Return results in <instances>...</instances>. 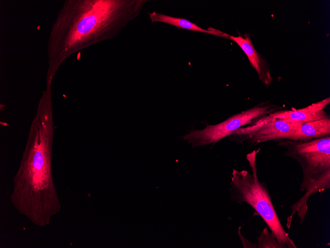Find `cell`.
<instances>
[{
	"mask_svg": "<svg viewBox=\"0 0 330 248\" xmlns=\"http://www.w3.org/2000/svg\"><path fill=\"white\" fill-rule=\"evenodd\" d=\"M52 82L38 104L18 169L12 178L10 201L17 211L34 224L44 227L61 209L52 178L54 124Z\"/></svg>",
	"mask_w": 330,
	"mask_h": 248,
	"instance_id": "obj_1",
	"label": "cell"
},
{
	"mask_svg": "<svg viewBox=\"0 0 330 248\" xmlns=\"http://www.w3.org/2000/svg\"><path fill=\"white\" fill-rule=\"evenodd\" d=\"M145 0H66L51 28L47 43L51 82L70 56L88 47L117 37L139 14Z\"/></svg>",
	"mask_w": 330,
	"mask_h": 248,
	"instance_id": "obj_2",
	"label": "cell"
},
{
	"mask_svg": "<svg viewBox=\"0 0 330 248\" xmlns=\"http://www.w3.org/2000/svg\"><path fill=\"white\" fill-rule=\"evenodd\" d=\"M285 140L277 145L286 148V155L292 158L300 165L303 178L300 190L305 191L301 198L291 206L288 221L290 220V224L296 213L302 224L307 212V201L310 196L318 193L321 195L330 188V136L307 142Z\"/></svg>",
	"mask_w": 330,
	"mask_h": 248,
	"instance_id": "obj_3",
	"label": "cell"
},
{
	"mask_svg": "<svg viewBox=\"0 0 330 248\" xmlns=\"http://www.w3.org/2000/svg\"><path fill=\"white\" fill-rule=\"evenodd\" d=\"M257 152L254 150L247 154L252 173L247 170L233 169L229 189L231 199L239 204L245 202L250 205L267 225L280 248H296L280 222L266 186L258 179Z\"/></svg>",
	"mask_w": 330,
	"mask_h": 248,
	"instance_id": "obj_4",
	"label": "cell"
},
{
	"mask_svg": "<svg viewBox=\"0 0 330 248\" xmlns=\"http://www.w3.org/2000/svg\"><path fill=\"white\" fill-rule=\"evenodd\" d=\"M280 107L263 103L233 115L224 121L215 125L206 124L202 130L193 129L183 136L193 148L214 145L222 139L230 136L243 126L256 123L262 117L279 109Z\"/></svg>",
	"mask_w": 330,
	"mask_h": 248,
	"instance_id": "obj_5",
	"label": "cell"
},
{
	"mask_svg": "<svg viewBox=\"0 0 330 248\" xmlns=\"http://www.w3.org/2000/svg\"><path fill=\"white\" fill-rule=\"evenodd\" d=\"M302 123L287 119L267 118L265 116L253 124L237 130L230 136V139L239 142L247 141L251 145L283 140Z\"/></svg>",
	"mask_w": 330,
	"mask_h": 248,
	"instance_id": "obj_6",
	"label": "cell"
},
{
	"mask_svg": "<svg viewBox=\"0 0 330 248\" xmlns=\"http://www.w3.org/2000/svg\"><path fill=\"white\" fill-rule=\"evenodd\" d=\"M330 97L298 109L276 110L266 115L267 118L287 119L297 122L305 123L330 118L325 108L330 103Z\"/></svg>",
	"mask_w": 330,
	"mask_h": 248,
	"instance_id": "obj_7",
	"label": "cell"
},
{
	"mask_svg": "<svg viewBox=\"0 0 330 248\" xmlns=\"http://www.w3.org/2000/svg\"><path fill=\"white\" fill-rule=\"evenodd\" d=\"M226 38L234 41L242 49L247 56L251 65L257 72L260 80L266 87H268L273 81L269 66L264 58L261 56L254 48L249 34H246L244 37L227 34Z\"/></svg>",
	"mask_w": 330,
	"mask_h": 248,
	"instance_id": "obj_8",
	"label": "cell"
},
{
	"mask_svg": "<svg viewBox=\"0 0 330 248\" xmlns=\"http://www.w3.org/2000/svg\"><path fill=\"white\" fill-rule=\"evenodd\" d=\"M326 136H330V118L303 123L288 134L285 139L307 142Z\"/></svg>",
	"mask_w": 330,
	"mask_h": 248,
	"instance_id": "obj_9",
	"label": "cell"
},
{
	"mask_svg": "<svg viewBox=\"0 0 330 248\" xmlns=\"http://www.w3.org/2000/svg\"><path fill=\"white\" fill-rule=\"evenodd\" d=\"M149 15L152 23L162 22L168 24L181 29L204 32L225 37V33L214 30V29L205 30L185 18L172 17L161 13H157L155 11L149 13Z\"/></svg>",
	"mask_w": 330,
	"mask_h": 248,
	"instance_id": "obj_10",
	"label": "cell"
},
{
	"mask_svg": "<svg viewBox=\"0 0 330 248\" xmlns=\"http://www.w3.org/2000/svg\"><path fill=\"white\" fill-rule=\"evenodd\" d=\"M257 248H280L276 239L271 233L268 231L267 228H265L262 231L260 236L257 238Z\"/></svg>",
	"mask_w": 330,
	"mask_h": 248,
	"instance_id": "obj_11",
	"label": "cell"
}]
</instances>
